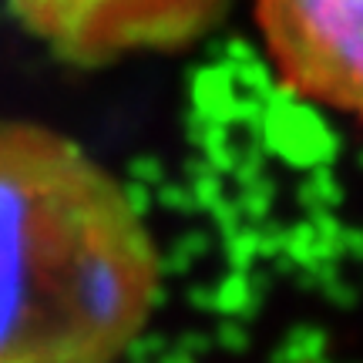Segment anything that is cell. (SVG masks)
Returning <instances> with one entry per match:
<instances>
[{"label":"cell","instance_id":"obj_1","mask_svg":"<svg viewBox=\"0 0 363 363\" xmlns=\"http://www.w3.org/2000/svg\"><path fill=\"white\" fill-rule=\"evenodd\" d=\"M155 299V239L115 175L0 118V363H118Z\"/></svg>","mask_w":363,"mask_h":363},{"label":"cell","instance_id":"obj_2","mask_svg":"<svg viewBox=\"0 0 363 363\" xmlns=\"http://www.w3.org/2000/svg\"><path fill=\"white\" fill-rule=\"evenodd\" d=\"M17 24L57 61L101 67L128 54L182 51L206 38L229 0H7Z\"/></svg>","mask_w":363,"mask_h":363},{"label":"cell","instance_id":"obj_3","mask_svg":"<svg viewBox=\"0 0 363 363\" xmlns=\"http://www.w3.org/2000/svg\"><path fill=\"white\" fill-rule=\"evenodd\" d=\"M256 21L289 88L363 118V0H256Z\"/></svg>","mask_w":363,"mask_h":363}]
</instances>
